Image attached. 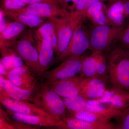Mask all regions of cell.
Listing matches in <instances>:
<instances>
[{"label":"cell","mask_w":129,"mask_h":129,"mask_svg":"<svg viewBox=\"0 0 129 129\" xmlns=\"http://www.w3.org/2000/svg\"><path fill=\"white\" fill-rule=\"evenodd\" d=\"M85 56L69 58L64 60L58 67L44 73L41 80L47 84L56 83L70 78L80 73L83 60Z\"/></svg>","instance_id":"cell-6"},{"label":"cell","mask_w":129,"mask_h":129,"mask_svg":"<svg viewBox=\"0 0 129 129\" xmlns=\"http://www.w3.org/2000/svg\"><path fill=\"white\" fill-rule=\"evenodd\" d=\"M4 85L5 91L0 95L9 97L16 100L32 103L36 86L32 89H22L15 85L7 78L5 79Z\"/></svg>","instance_id":"cell-19"},{"label":"cell","mask_w":129,"mask_h":129,"mask_svg":"<svg viewBox=\"0 0 129 129\" xmlns=\"http://www.w3.org/2000/svg\"><path fill=\"white\" fill-rule=\"evenodd\" d=\"M39 80L35 88L32 103L46 111L55 120L63 121L66 117V108L62 99L45 82Z\"/></svg>","instance_id":"cell-3"},{"label":"cell","mask_w":129,"mask_h":129,"mask_svg":"<svg viewBox=\"0 0 129 129\" xmlns=\"http://www.w3.org/2000/svg\"><path fill=\"white\" fill-rule=\"evenodd\" d=\"M6 16L5 15L3 9H0V34L5 31L7 27V22Z\"/></svg>","instance_id":"cell-35"},{"label":"cell","mask_w":129,"mask_h":129,"mask_svg":"<svg viewBox=\"0 0 129 129\" xmlns=\"http://www.w3.org/2000/svg\"><path fill=\"white\" fill-rule=\"evenodd\" d=\"M96 51H92L91 55L86 57L83 60L80 75L85 78L96 76Z\"/></svg>","instance_id":"cell-28"},{"label":"cell","mask_w":129,"mask_h":129,"mask_svg":"<svg viewBox=\"0 0 129 129\" xmlns=\"http://www.w3.org/2000/svg\"><path fill=\"white\" fill-rule=\"evenodd\" d=\"M109 78L113 86L129 92V58L125 50L115 45L107 55Z\"/></svg>","instance_id":"cell-1"},{"label":"cell","mask_w":129,"mask_h":129,"mask_svg":"<svg viewBox=\"0 0 129 129\" xmlns=\"http://www.w3.org/2000/svg\"><path fill=\"white\" fill-rule=\"evenodd\" d=\"M51 19L54 22L57 34V46L55 52L57 57L67 51L76 28L84 22L70 15Z\"/></svg>","instance_id":"cell-5"},{"label":"cell","mask_w":129,"mask_h":129,"mask_svg":"<svg viewBox=\"0 0 129 129\" xmlns=\"http://www.w3.org/2000/svg\"><path fill=\"white\" fill-rule=\"evenodd\" d=\"M34 32V37L44 39L49 42L55 52L57 46V34L55 25L52 19H49Z\"/></svg>","instance_id":"cell-21"},{"label":"cell","mask_w":129,"mask_h":129,"mask_svg":"<svg viewBox=\"0 0 129 129\" xmlns=\"http://www.w3.org/2000/svg\"><path fill=\"white\" fill-rule=\"evenodd\" d=\"M97 52L96 76L109 78L107 56L105 55L104 52Z\"/></svg>","instance_id":"cell-29"},{"label":"cell","mask_w":129,"mask_h":129,"mask_svg":"<svg viewBox=\"0 0 129 129\" xmlns=\"http://www.w3.org/2000/svg\"><path fill=\"white\" fill-rule=\"evenodd\" d=\"M34 37L39 52L42 78L44 73L48 70L55 62V51L53 46L47 41L34 36Z\"/></svg>","instance_id":"cell-16"},{"label":"cell","mask_w":129,"mask_h":129,"mask_svg":"<svg viewBox=\"0 0 129 129\" xmlns=\"http://www.w3.org/2000/svg\"><path fill=\"white\" fill-rule=\"evenodd\" d=\"M106 5L102 0L98 2L88 9L86 14L88 19L94 25H109L106 13Z\"/></svg>","instance_id":"cell-23"},{"label":"cell","mask_w":129,"mask_h":129,"mask_svg":"<svg viewBox=\"0 0 129 129\" xmlns=\"http://www.w3.org/2000/svg\"><path fill=\"white\" fill-rule=\"evenodd\" d=\"M79 0H59L60 6L63 9L69 12Z\"/></svg>","instance_id":"cell-33"},{"label":"cell","mask_w":129,"mask_h":129,"mask_svg":"<svg viewBox=\"0 0 129 129\" xmlns=\"http://www.w3.org/2000/svg\"><path fill=\"white\" fill-rule=\"evenodd\" d=\"M27 27L17 21L8 23L5 31L0 34V45L6 42L14 41L23 36L28 32H26Z\"/></svg>","instance_id":"cell-22"},{"label":"cell","mask_w":129,"mask_h":129,"mask_svg":"<svg viewBox=\"0 0 129 129\" xmlns=\"http://www.w3.org/2000/svg\"><path fill=\"white\" fill-rule=\"evenodd\" d=\"M35 41L33 33L28 31L21 38L14 41L6 42L0 45L1 48H11L22 59L24 64L38 80L42 78L39 54L34 46Z\"/></svg>","instance_id":"cell-2"},{"label":"cell","mask_w":129,"mask_h":129,"mask_svg":"<svg viewBox=\"0 0 129 129\" xmlns=\"http://www.w3.org/2000/svg\"><path fill=\"white\" fill-rule=\"evenodd\" d=\"M84 78L80 75L56 83L47 84L62 98L72 97L80 94L81 83Z\"/></svg>","instance_id":"cell-13"},{"label":"cell","mask_w":129,"mask_h":129,"mask_svg":"<svg viewBox=\"0 0 129 129\" xmlns=\"http://www.w3.org/2000/svg\"><path fill=\"white\" fill-rule=\"evenodd\" d=\"M15 10L27 12L40 17L49 19L70 15L69 12L63 9L61 7L44 3L27 5L22 8Z\"/></svg>","instance_id":"cell-10"},{"label":"cell","mask_w":129,"mask_h":129,"mask_svg":"<svg viewBox=\"0 0 129 129\" xmlns=\"http://www.w3.org/2000/svg\"><path fill=\"white\" fill-rule=\"evenodd\" d=\"M83 24L76 28L67 51L55 58L54 62L63 61L69 58L80 57L86 50L90 49V35Z\"/></svg>","instance_id":"cell-7"},{"label":"cell","mask_w":129,"mask_h":129,"mask_svg":"<svg viewBox=\"0 0 129 129\" xmlns=\"http://www.w3.org/2000/svg\"><path fill=\"white\" fill-rule=\"evenodd\" d=\"M106 5L107 18L110 25L120 27L125 24V20L127 17L123 2L122 0H108Z\"/></svg>","instance_id":"cell-15"},{"label":"cell","mask_w":129,"mask_h":129,"mask_svg":"<svg viewBox=\"0 0 129 129\" xmlns=\"http://www.w3.org/2000/svg\"><path fill=\"white\" fill-rule=\"evenodd\" d=\"M63 121L68 129H115L116 127L115 125L111 122H87L80 120L72 116H66Z\"/></svg>","instance_id":"cell-20"},{"label":"cell","mask_w":129,"mask_h":129,"mask_svg":"<svg viewBox=\"0 0 129 129\" xmlns=\"http://www.w3.org/2000/svg\"><path fill=\"white\" fill-rule=\"evenodd\" d=\"M1 52L2 57L0 63L4 65L8 73L13 69L25 65L22 59L11 48L2 47Z\"/></svg>","instance_id":"cell-24"},{"label":"cell","mask_w":129,"mask_h":129,"mask_svg":"<svg viewBox=\"0 0 129 129\" xmlns=\"http://www.w3.org/2000/svg\"><path fill=\"white\" fill-rule=\"evenodd\" d=\"M125 51H126L127 55H128V57L129 58V50H125Z\"/></svg>","instance_id":"cell-38"},{"label":"cell","mask_w":129,"mask_h":129,"mask_svg":"<svg viewBox=\"0 0 129 129\" xmlns=\"http://www.w3.org/2000/svg\"><path fill=\"white\" fill-rule=\"evenodd\" d=\"M118 43L124 49L129 50V23L125 25Z\"/></svg>","instance_id":"cell-31"},{"label":"cell","mask_w":129,"mask_h":129,"mask_svg":"<svg viewBox=\"0 0 129 129\" xmlns=\"http://www.w3.org/2000/svg\"><path fill=\"white\" fill-rule=\"evenodd\" d=\"M104 1H106V0H104ZM108 1V0H107Z\"/></svg>","instance_id":"cell-39"},{"label":"cell","mask_w":129,"mask_h":129,"mask_svg":"<svg viewBox=\"0 0 129 129\" xmlns=\"http://www.w3.org/2000/svg\"><path fill=\"white\" fill-rule=\"evenodd\" d=\"M0 129H33L39 128V127L32 126L18 122L12 118L7 111L1 107L0 109Z\"/></svg>","instance_id":"cell-25"},{"label":"cell","mask_w":129,"mask_h":129,"mask_svg":"<svg viewBox=\"0 0 129 129\" xmlns=\"http://www.w3.org/2000/svg\"><path fill=\"white\" fill-rule=\"evenodd\" d=\"M125 25L120 27L95 25L90 35V50L92 51H109L118 43Z\"/></svg>","instance_id":"cell-4"},{"label":"cell","mask_w":129,"mask_h":129,"mask_svg":"<svg viewBox=\"0 0 129 129\" xmlns=\"http://www.w3.org/2000/svg\"><path fill=\"white\" fill-rule=\"evenodd\" d=\"M7 111L13 119L29 125L39 127H55L59 129H68L63 121H58L44 116L22 114L14 112L7 109Z\"/></svg>","instance_id":"cell-12"},{"label":"cell","mask_w":129,"mask_h":129,"mask_svg":"<svg viewBox=\"0 0 129 129\" xmlns=\"http://www.w3.org/2000/svg\"><path fill=\"white\" fill-rule=\"evenodd\" d=\"M22 1L27 5L36 3H44L53 4L61 7L59 0H22Z\"/></svg>","instance_id":"cell-34"},{"label":"cell","mask_w":129,"mask_h":129,"mask_svg":"<svg viewBox=\"0 0 129 129\" xmlns=\"http://www.w3.org/2000/svg\"><path fill=\"white\" fill-rule=\"evenodd\" d=\"M108 78L97 76L84 78L81 83L80 95L88 100L99 99L107 89V83Z\"/></svg>","instance_id":"cell-11"},{"label":"cell","mask_w":129,"mask_h":129,"mask_svg":"<svg viewBox=\"0 0 129 129\" xmlns=\"http://www.w3.org/2000/svg\"><path fill=\"white\" fill-rule=\"evenodd\" d=\"M7 17L31 28L39 27L45 22L44 18L18 10H3Z\"/></svg>","instance_id":"cell-18"},{"label":"cell","mask_w":129,"mask_h":129,"mask_svg":"<svg viewBox=\"0 0 129 129\" xmlns=\"http://www.w3.org/2000/svg\"><path fill=\"white\" fill-rule=\"evenodd\" d=\"M116 129H129V107L124 113L117 118Z\"/></svg>","instance_id":"cell-32"},{"label":"cell","mask_w":129,"mask_h":129,"mask_svg":"<svg viewBox=\"0 0 129 129\" xmlns=\"http://www.w3.org/2000/svg\"><path fill=\"white\" fill-rule=\"evenodd\" d=\"M112 109L123 113L129 107V92L113 87L106 90L102 96L95 100Z\"/></svg>","instance_id":"cell-9"},{"label":"cell","mask_w":129,"mask_h":129,"mask_svg":"<svg viewBox=\"0 0 129 129\" xmlns=\"http://www.w3.org/2000/svg\"><path fill=\"white\" fill-rule=\"evenodd\" d=\"M0 3L1 8L3 10H17L27 5L22 0H0Z\"/></svg>","instance_id":"cell-30"},{"label":"cell","mask_w":129,"mask_h":129,"mask_svg":"<svg viewBox=\"0 0 129 129\" xmlns=\"http://www.w3.org/2000/svg\"><path fill=\"white\" fill-rule=\"evenodd\" d=\"M6 76L15 85L27 89L35 87L39 80L25 64L12 70Z\"/></svg>","instance_id":"cell-14"},{"label":"cell","mask_w":129,"mask_h":129,"mask_svg":"<svg viewBox=\"0 0 129 129\" xmlns=\"http://www.w3.org/2000/svg\"><path fill=\"white\" fill-rule=\"evenodd\" d=\"M124 5L125 12L127 17H129V0H122Z\"/></svg>","instance_id":"cell-37"},{"label":"cell","mask_w":129,"mask_h":129,"mask_svg":"<svg viewBox=\"0 0 129 129\" xmlns=\"http://www.w3.org/2000/svg\"><path fill=\"white\" fill-rule=\"evenodd\" d=\"M74 117L84 121L91 122H108L113 118H118L123 114L120 111L92 112L84 110L77 113H71Z\"/></svg>","instance_id":"cell-17"},{"label":"cell","mask_w":129,"mask_h":129,"mask_svg":"<svg viewBox=\"0 0 129 129\" xmlns=\"http://www.w3.org/2000/svg\"><path fill=\"white\" fill-rule=\"evenodd\" d=\"M100 1L101 0H79L70 12V16L84 22L88 9Z\"/></svg>","instance_id":"cell-26"},{"label":"cell","mask_w":129,"mask_h":129,"mask_svg":"<svg viewBox=\"0 0 129 129\" xmlns=\"http://www.w3.org/2000/svg\"><path fill=\"white\" fill-rule=\"evenodd\" d=\"M62 99L66 108L70 113H77L84 111L88 104V99L80 95Z\"/></svg>","instance_id":"cell-27"},{"label":"cell","mask_w":129,"mask_h":129,"mask_svg":"<svg viewBox=\"0 0 129 129\" xmlns=\"http://www.w3.org/2000/svg\"><path fill=\"white\" fill-rule=\"evenodd\" d=\"M0 101L7 109L14 112L26 115L44 116L54 119L49 114L33 103L16 100L2 95H0Z\"/></svg>","instance_id":"cell-8"},{"label":"cell","mask_w":129,"mask_h":129,"mask_svg":"<svg viewBox=\"0 0 129 129\" xmlns=\"http://www.w3.org/2000/svg\"><path fill=\"white\" fill-rule=\"evenodd\" d=\"M8 74L7 70L2 63H0V76H4Z\"/></svg>","instance_id":"cell-36"}]
</instances>
